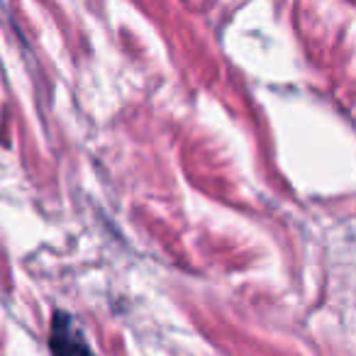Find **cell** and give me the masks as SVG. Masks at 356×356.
Returning a JSON list of instances; mask_svg holds the SVG:
<instances>
[{"instance_id": "1", "label": "cell", "mask_w": 356, "mask_h": 356, "mask_svg": "<svg viewBox=\"0 0 356 356\" xmlns=\"http://www.w3.org/2000/svg\"><path fill=\"white\" fill-rule=\"evenodd\" d=\"M51 354L54 356H95L81 327L66 312H56L51 322Z\"/></svg>"}]
</instances>
